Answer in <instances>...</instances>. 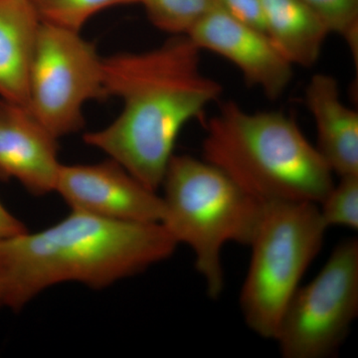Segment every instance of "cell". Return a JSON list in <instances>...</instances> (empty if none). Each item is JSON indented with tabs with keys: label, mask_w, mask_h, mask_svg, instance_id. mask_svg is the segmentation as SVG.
<instances>
[{
	"label": "cell",
	"mask_w": 358,
	"mask_h": 358,
	"mask_svg": "<svg viewBox=\"0 0 358 358\" xmlns=\"http://www.w3.org/2000/svg\"><path fill=\"white\" fill-rule=\"evenodd\" d=\"M200 55L187 35H173L152 50L103 58L107 98H119L122 109L105 128L85 134V143L159 192L179 134L222 95Z\"/></svg>",
	"instance_id": "obj_1"
},
{
	"label": "cell",
	"mask_w": 358,
	"mask_h": 358,
	"mask_svg": "<svg viewBox=\"0 0 358 358\" xmlns=\"http://www.w3.org/2000/svg\"><path fill=\"white\" fill-rule=\"evenodd\" d=\"M178 246L162 223L110 220L72 210L40 232L0 242L4 306L20 310L61 282L106 288L164 262Z\"/></svg>",
	"instance_id": "obj_2"
},
{
	"label": "cell",
	"mask_w": 358,
	"mask_h": 358,
	"mask_svg": "<svg viewBox=\"0 0 358 358\" xmlns=\"http://www.w3.org/2000/svg\"><path fill=\"white\" fill-rule=\"evenodd\" d=\"M202 159L262 202L320 204L334 185L333 171L293 117L251 113L226 102L209 119Z\"/></svg>",
	"instance_id": "obj_3"
},
{
	"label": "cell",
	"mask_w": 358,
	"mask_h": 358,
	"mask_svg": "<svg viewBox=\"0 0 358 358\" xmlns=\"http://www.w3.org/2000/svg\"><path fill=\"white\" fill-rule=\"evenodd\" d=\"M162 223L178 244L192 250L207 294L224 289L222 251L228 243L249 246L262 219L264 203L253 199L203 159L173 155L162 185Z\"/></svg>",
	"instance_id": "obj_4"
},
{
	"label": "cell",
	"mask_w": 358,
	"mask_h": 358,
	"mask_svg": "<svg viewBox=\"0 0 358 358\" xmlns=\"http://www.w3.org/2000/svg\"><path fill=\"white\" fill-rule=\"evenodd\" d=\"M327 230L319 204L264 203L262 219L249 245L251 260L239 298L252 333L274 341L287 306L319 255Z\"/></svg>",
	"instance_id": "obj_5"
},
{
	"label": "cell",
	"mask_w": 358,
	"mask_h": 358,
	"mask_svg": "<svg viewBox=\"0 0 358 358\" xmlns=\"http://www.w3.org/2000/svg\"><path fill=\"white\" fill-rule=\"evenodd\" d=\"M358 315V240L339 242L319 274L299 287L274 341L284 358L338 355Z\"/></svg>",
	"instance_id": "obj_6"
},
{
	"label": "cell",
	"mask_w": 358,
	"mask_h": 358,
	"mask_svg": "<svg viewBox=\"0 0 358 358\" xmlns=\"http://www.w3.org/2000/svg\"><path fill=\"white\" fill-rule=\"evenodd\" d=\"M103 62L95 45L81 32L41 22L27 108L58 140L83 129L87 103L107 98Z\"/></svg>",
	"instance_id": "obj_7"
},
{
	"label": "cell",
	"mask_w": 358,
	"mask_h": 358,
	"mask_svg": "<svg viewBox=\"0 0 358 358\" xmlns=\"http://www.w3.org/2000/svg\"><path fill=\"white\" fill-rule=\"evenodd\" d=\"M59 193L75 211L127 222H162L164 202L117 162L61 166Z\"/></svg>",
	"instance_id": "obj_8"
},
{
	"label": "cell",
	"mask_w": 358,
	"mask_h": 358,
	"mask_svg": "<svg viewBox=\"0 0 358 358\" xmlns=\"http://www.w3.org/2000/svg\"><path fill=\"white\" fill-rule=\"evenodd\" d=\"M187 36L200 50L230 61L250 86L261 90L270 100L279 99L292 83L294 66L267 34L235 20L221 7L202 18Z\"/></svg>",
	"instance_id": "obj_9"
},
{
	"label": "cell",
	"mask_w": 358,
	"mask_h": 358,
	"mask_svg": "<svg viewBox=\"0 0 358 358\" xmlns=\"http://www.w3.org/2000/svg\"><path fill=\"white\" fill-rule=\"evenodd\" d=\"M61 166L58 138L27 107L0 99V178L43 196L55 192Z\"/></svg>",
	"instance_id": "obj_10"
},
{
	"label": "cell",
	"mask_w": 358,
	"mask_h": 358,
	"mask_svg": "<svg viewBox=\"0 0 358 358\" xmlns=\"http://www.w3.org/2000/svg\"><path fill=\"white\" fill-rule=\"evenodd\" d=\"M305 100L317 129L315 147L327 166L338 178L358 176V113L341 100L338 80L313 75Z\"/></svg>",
	"instance_id": "obj_11"
},
{
	"label": "cell",
	"mask_w": 358,
	"mask_h": 358,
	"mask_svg": "<svg viewBox=\"0 0 358 358\" xmlns=\"http://www.w3.org/2000/svg\"><path fill=\"white\" fill-rule=\"evenodd\" d=\"M41 20L30 0H0V99L27 107Z\"/></svg>",
	"instance_id": "obj_12"
},
{
	"label": "cell",
	"mask_w": 358,
	"mask_h": 358,
	"mask_svg": "<svg viewBox=\"0 0 358 358\" xmlns=\"http://www.w3.org/2000/svg\"><path fill=\"white\" fill-rule=\"evenodd\" d=\"M264 31L294 66L313 67L331 34L324 20L303 0H261Z\"/></svg>",
	"instance_id": "obj_13"
},
{
	"label": "cell",
	"mask_w": 358,
	"mask_h": 358,
	"mask_svg": "<svg viewBox=\"0 0 358 358\" xmlns=\"http://www.w3.org/2000/svg\"><path fill=\"white\" fill-rule=\"evenodd\" d=\"M155 27L173 35H187L207 14L220 7L218 0H138Z\"/></svg>",
	"instance_id": "obj_14"
},
{
	"label": "cell",
	"mask_w": 358,
	"mask_h": 358,
	"mask_svg": "<svg viewBox=\"0 0 358 358\" xmlns=\"http://www.w3.org/2000/svg\"><path fill=\"white\" fill-rule=\"evenodd\" d=\"M41 22L81 32L93 16L113 6L138 0H30Z\"/></svg>",
	"instance_id": "obj_15"
},
{
	"label": "cell",
	"mask_w": 358,
	"mask_h": 358,
	"mask_svg": "<svg viewBox=\"0 0 358 358\" xmlns=\"http://www.w3.org/2000/svg\"><path fill=\"white\" fill-rule=\"evenodd\" d=\"M327 229L333 226L358 229V176L339 178L319 204Z\"/></svg>",
	"instance_id": "obj_16"
},
{
	"label": "cell",
	"mask_w": 358,
	"mask_h": 358,
	"mask_svg": "<svg viewBox=\"0 0 358 358\" xmlns=\"http://www.w3.org/2000/svg\"><path fill=\"white\" fill-rule=\"evenodd\" d=\"M324 20L331 33L345 40L357 59L358 0H303Z\"/></svg>",
	"instance_id": "obj_17"
},
{
	"label": "cell",
	"mask_w": 358,
	"mask_h": 358,
	"mask_svg": "<svg viewBox=\"0 0 358 358\" xmlns=\"http://www.w3.org/2000/svg\"><path fill=\"white\" fill-rule=\"evenodd\" d=\"M221 8L235 20L264 31L261 0H218Z\"/></svg>",
	"instance_id": "obj_18"
},
{
	"label": "cell",
	"mask_w": 358,
	"mask_h": 358,
	"mask_svg": "<svg viewBox=\"0 0 358 358\" xmlns=\"http://www.w3.org/2000/svg\"><path fill=\"white\" fill-rule=\"evenodd\" d=\"M28 232L24 224L13 216L0 202V242Z\"/></svg>",
	"instance_id": "obj_19"
},
{
	"label": "cell",
	"mask_w": 358,
	"mask_h": 358,
	"mask_svg": "<svg viewBox=\"0 0 358 358\" xmlns=\"http://www.w3.org/2000/svg\"><path fill=\"white\" fill-rule=\"evenodd\" d=\"M4 307V294L3 288H2L1 281H0V308Z\"/></svg>",
	"instance_id": "obj_20"
}]
</instances>
